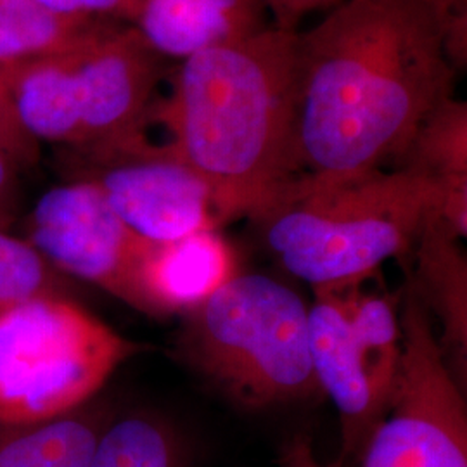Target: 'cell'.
<instances>
[{
    "instance_id": "5",
    "label": "cell",
    "mask_w": 467,
    "mask_h": 467,
    "mask_svg": "<svg viewBox=\"0 0 467 467\" xmlns=\"http://www.w3.org/2000/svg\"><path fill=\"white\" fill-rule=\"evenodd\" d=\"M182 317L185 360L235 400L267 407L317 391L308 306L285 284L237 274Z\"/></svg>"
},
{
    "instance_id": "12",
    "label": "cell",
    "mask_w": 467,
    "mask_h": 467,
    "mask_svg": "<svg viewBox=\"0 0 467 467\" xmlns=\"http://www.w3.org/2000/svg\"><path fill=\"white\" fill-rule=\"evenodd\" d=\"M234 275H237L235 254L215 229L167 243L150 241L140 268L150 317L184 316Z\"/></svg>"
},
{
    "instance_id": "2",
    "label": "cell",
    "mask_w": 467,
    "mask_h": 467,
    "mask_svg": "<svg viewBox=\"0 0 467 467\" xmlns=\"http://www.w3.org/2000/svg\"><path fill=\"white\" fill-rule=\"evenodd\" d=\"M150 123L167 129L160 148L210 187L218 223L254 217L301 175L298 32L267 26L187 57Z\"/></svg>"
},
{
    "instance_id": "7",
    "label": "cell",
    "mask_w": 467,
    "mask_h": 467,
    "mask_svg": "<svg viewBox=\"0 0 467 467\" xmlns=\"http://www.w3.org/2000/svg\"><path fill=\"white\" fill-rule=\"evenodd\" d=\"M362 284L316 289L308 308L312 368L339 414L345 455L366 449L389 409L400 368L397 310Z\"/></svg>"
},
{
    "instance_id": "18",
    "label": "cell",
    "mask_w": 467,
    "mask_h": 467,
    "mask_svg": "<svg viewBox=\"0 0 467 467\" xmlns=\"http://www.w3.org/2000/svg\"><path fill=\"white\" fill-rule=\"evenodd\" d=\"M67 279L30 243L0 231V310L40 296H71Z\"/></svg>"
},
{
    "instance_id": "9",
    "label": "cell",
    "mask_w": 467,
    "mask_h": 467,
    "mask_svg": "<svg viewBox=\"0 0 467 467\" xmlns=\"http://www.w3.org/2000/svg\"><path fill=\"white\" fill-rule=\"evenodd\" d=\"M25 241L63 275L94 284L150 316L140 268L150 241L119 218L92 181L47 191L26 220Z\"/></svg>"
},
{
    "instance_id": "21",
    "label": "cell",
    "mask_w": 467,
    "mask_h": 467,
    "mask_svg": "<svg viewBox=\"0 0 467 467\" xmlns=\"http://www.w3.org/2000/svg\"><path fill=\"white\" fill-rule=\"evenodd\" d=\"M52 11L69 16L98 17L134 23L140 0H40Z\"/></svg>"
},
{
    "instance_id": "11",
    "label": "cell",
    "mask_w": 467,
    "mask_h": 467,
    "mask_svg": "<svg viewBox=\"0 0 467 467\" xmlns=\"http://www.w3.org/2000/svg\"><path fill=\"white\" fill-rule=\"evenodd\" d=\"M260 0H140L135 30L158 56L187 59L265 30Z\"/></svg>"
},
{
    "instance_id": "17",
    "label": "cell",
    "mask_w": 467,
    "mask_h": 467,
    "mask_svg": "<svg viewBox=\"0 0 467 467\" xmlns=\"http://www.w3.org/2000/svg\"><path fill=\"white\" fill-rule=\"evenodd\" d=\"M88 467H184V451L165 420L130 414L108 424Z\"/></svg>"
},
{
    "instance_id": "24",
    "label": "cell",
    "mask_w": 467,
    "mask_h": 467,
    "mask_svg": "<svg viewBox=\"0 0 467 467\" xmlns=\"http://www.w3.org/2000/svg\"><path fill=\"white\" fill-rule=\"evenodd\" d=\"M283 467H331L322 466L314 455L308 441L296 440L284 451Z\"/></svg>"
},
{
    "instance_id": "23",
    "label": "cell",
    "mask_w": 467,
    "mask_h": 467,
    "mask_svg": "<svg viewBox=\"0 0 467 467\" xmlns=\"http://www.w3.org/2000/svg\"><path fill=\"white\" fill-rule=\"evenodd\" d=\"M17 170L16 163L0 150V231L5 233L16 218Z\"/></svg>"
},
{
    "instance_id": "14",
    "label": "cell",
    "mask_w": 467,
    "mask_h": 467,
    "mask_svg": "<svg viewBox=\"0 0 467 467\" xmlns=\"http://www.w3.org/2000/svg\"><path fill=\"white\" fill-rule=\"evenodd\" d=\"M109 23V19L63 15L40 0H0V67L65 52Z\"/></svg>"
},
{
    "instance_id": "6",
    "label": "cell",
    "mask_w": 467,
    "mask_h": 467,
    "mask_svg": "<svg viewBox=\"0 0 467 467\" xmlns=\"http://www.w3.org/2000/svg\"><path fill=\"white\" fill-rule=\"evenodd\" d=\"M140 345L71 296L0 310V422L61 418L92 400Z\"/></svg>"
},
{
    "instance_id": "19",
    "label": "cell",
    "mask_w": 467,
    "mask_h": 467,
    "mask_svg": "<svg viewBox=\"0 0 467 467\" xmlns=\"http://www.w3.org/2000/svg\"><path fill=\"white\" fill-rule=\"evenodd\" d=\"M0 150L17 168L34 167L40 160V142L30 134L17 117L15 102L0 73Z\"/></svg>"
},
{
    "instance_id": "1",
    "label": "cell",
    "mask_w": 467,
    "mask_h": 467,
    "mask_svg": "<svg viewBox=\"0 0 467 467\" xmlns=\"http://www.w3.org/2000/svg\"><path fill=\"white\" fill-rule=\"evenodd\" d=\"M453 77L430 0L339 2L298 34L301 173L348 177L400 161Z\"/></svg>"
},
{
    "instance_id": "13",
    "label": "cell",
    "mask_w": 467,
    "mask_h": 467,
    "mask_svg": "<svg viewBox=\"0 0 467 467\" xmlns=\"http://www.w3.org/2000/svg\"><path fill=\"white\" fill-rule=\"evenodd\" d=\"M111 420L104 405L90 400L61 418L0 422V467H88Z\"/></svg>"
},
{
    "instance_id": "16",
    "label": "cell",
    "mask_w": 467,
    "mask_h": 467,
    "mask_svg": "<svg viewBox=\"0 0 467 467\" xmlns=\"http://www.w3.org/2000/svg\"><path fill=\"white\" fill-rule=\"evenodd\" d=\"M459 235L451 225L434 213L419 237L420 265L424 284L420 295H433L434 308L445 322V334L459 347H466V275L464 262L455 246Z\"/></svg>"
},
{
    "instance_id": "3",
    "label": "cell",
    "mask_w": 467,
    "mask_h": 467,
    "mask_svg": "<svg viewBox=\"0 0 467 467\" xmlns=\"http://www.w3.org/2000/svg\"><path fill=\"white\" fill-rule=\"evenodd\" d=\"M441 210L436 181L409 168H379L348 177L301 173L251 220L291 275L326 289L362 283L409 253Z\"/></svg>"
},
{
    "instance_id": "15",
    "label": "cell",
    "mask_w": 467,
    "mask_h": 467,
    "mask_svg": "<svg viewBox=\"0 0 467 467\" xmlns=\"http://www.w3.org/2000/svg\"><path fill=\"white\" fill-rule=\"evenodd\" d=\"M401 168L414 170L447 189H467V104L453 96L422 119L401 156Z\"/></svg>"
},
{
    "instance_id": "20",
    "label": "cell",
    "mask_w": 467,
    "mask_h": 467,
    "mask_svg": "<svg viewBox=\"0 0 467 467\" xmlns=\"http://www.w3.org/2000/svg\"><path fill=\"white\" fill-rule=\"evenodd\" d=\"M443 32V44L451 67H466L467 0H430Z\"/></svg>"
},
{
    "instance_id": "10",
    "label": "cell",
    "mask_w": 467,
    "mask_h": 467,
    "mask_svg": "<svg viewBox=\"0 0 467 467\" xmlns=\"http://www.w3.org/2000/svg\"><path fill=\"white\" fill-rule=\"evenodd\" d=\"M82 179L99 185L119 218L148 241L167 243L218 225L210 187L160 146L94 165Z\"/></svg>"
},
{
    "instance_id": "4",
    "label": "cell",
    "mask_w": 467,
    "mask_h": 467,
    "mask_svg": "<svg viewBox=\"0 0 467 467\" xmlns=\"http://www.w3.org/2000/svg\"><path fill=\"white\" fill-rule=\"evenodd\" d=\"M160 57L134 26L109 23L71 49L0 73L23 127L94 167L150 150Z\"/></svg>"
},
{
    "instance_id": "8",
    "label": "cell",
    "mask_w": 467,
    "mask_h": 467,
    "mask_svg": "<svg viewBox=\"0 0 467 467\" xmlns=\"http://www.w3.org/2000/svg\"><path fill=\"white\" fill-rule=\"evenodd\" d=\"M400 368L362 467H467L466 403L414 285L400 317Z\"/></svg>"
},
{
    "instance_id": "22",
    "label": "cell",
    "mask_w": 467,
    "mask_h": 467,
    "mask_svg": "<svg viewBox=\"0 0 467 467\" xmlns=\"http://www.w3.org/2000/svg\"><path fill=\"white\" fill-rule=\"evenodd\" d=\"M262 5L272 13L274 26L281 30L296 32L303 17L312 11L337 5L343 0H260Z\"/></svg>"
}]
</instances>
